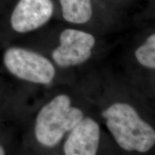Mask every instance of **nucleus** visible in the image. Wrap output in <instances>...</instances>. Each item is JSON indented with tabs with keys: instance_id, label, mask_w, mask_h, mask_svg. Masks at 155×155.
<instances>
[{
	"instance_id": "0eeeda50",
	"label": "nucleus",
	"mask_w": 155,
	"mask_h": 155,
	"mask_svg": "<svg viewBox=\"0 0 155 155\" xmlns=\"http://www.w3.org/2000/svg\"><path fill=\"white\" fill-rule=\"evenodd\" d=\"M62 15L68 22L86 24L92 18V0H59Z\"/></svg>"
},
{
	"instance_id": "39448f33",
	"label": "nucleus",
	"mask_w": 155,
	"mask_h": 155,
	"mask_svg": "<svg viewBox=\"0 0 155 155\" xmlns=\"http://www.w3.org/2000/svg\"><path fill=\"white\" fill-rule=\"evenodd\" d=\"M53 12L52 0H18L10 14L9 24L16 32L28 33L45 25Z\"/></svg>"
},
{
	"instance_id": "20e7f679",
	"label": "nucleus",
	"mask_w": 155,
	"mask_h": 155,
	"mask_svg": "<svg viewBox=\"0 0 155 155\" xmlns=\"http://www.w3.org/2000/svg\"><path fill=\"white\" fill-rule=\"evenodd\" d=\"M95 42L91 34L66 29L60 35V46L53 52L54 61L63 68L80 65L91 57Z\"/></svg>"
},
{
	"instance_id": "f257e3e1",
	"label": "nucleus",
	"mask_w": 155,
	"mask_h": 155,
	"mask_svg": "<svg viewBox=\"0 0 155 155\" xmlns=\"http://www.w3.org/2000/svg\"><path fill=\"white\" fill-rule=\"evenodd\" d=\"M102 115L116 142L124 150L147 152L154 145V129L129 104L116 103Z\"/></svg>"
},
{
	"instance_id": "423d86ee",
	"label": "nucleus",
	"mask_w": 155,
	"mask_h": 155,
	"mask_svg": "<svg viewBox=\"0 0 155 155\" xmlns=\"http://www.w3.org/2000/svg\"><path fill=\"white\" fill-rule=\"evenodd\" d=\"M71 131L64 144L65 154H96L100 141V127L96 121L91 118H83Z\"/></svg>"
},
{
	"instance_id": "7ed1b4c3",
	"label": "nucleus",
	"mask_w": 155,
	"mask_h": 155,
	"mask_svg": "<svg viewBox=\"0 0 155 155\" xmlns=\"http://www.w3.org/2000/svg\"><path fill=\"white\" fill-rule=\"evenodd\" d=\"M3 60L9 72L22 80L47 84L55 75V70L49 60L24 48H9L4 54Z\"/></svg>"
},
{
	"instance_id": "f03ea898",
	"label": "nucleus",
	"mask_w": 155,
	"mask_h": 155,
	"mask_svg": "<svg viewBox=\"0 0 155 155\" xmlns=\"http://www.w3.org/2000/svg\"><path fill=\"white\" fill-rule=\"evenodd\" d=\"M71 98L59 95L46 104L36 119L37 140L46 147H53L83 118L79 108L71 106Z\"/></svg>"
},
{
	"instance_id": "6e6552de",
	"label": "nucleus",
	"mask_w": 155,
	"mask_h": 155,
	"mask_svg": "<svg viewBox=\"0 0 155 155\" xmlns=\"http://www.w3.org/2000/svg\"><path fill=\"white\" fill-rule=\"evenodd\" d=\"M135 56L139 63L145 67L155 68V34L149 37L147 42L136 50Z\"/></svg>"
},
{
	"instance_id": "1a4fd4ad",
	"label": "nucleus",
	"mask_w": 155,
	"mask_h": 155,
	"mask_svg": "<svg viewBox=\"0 0 155 155\" xmlns=\"http://www.w3.org/2000/svg\"><path fill=\"white\" fill-rule=\"evenodd\" d=\"M5 154V150L3 148V147L2 145H0V155H3Z\"/></svg>"
}]
</instances>
